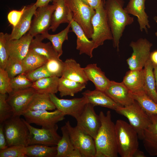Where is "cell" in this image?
I'll return each instance as SVG.
<instances>
[{
  "mask_svg": "<svg viewBox=\"0 0 157 157\" xmlns=\"http://www.w3.org/2000/svg\"><path fill=\"white\" fill-rule=\"evenodd\" d=\"M99 115L101 125L94 139L95 157H117L118 153L115 124L112 120L110 111H108L106 114L101 111Z\"/></svg>",
  "mask_w": 157,
  "mask_h": 157,
  "instance_id": "cell-1",
  "label": "cell"
},
{
  "mask_svg": "<svg viewBox=\"0 0 157 157\" xmlns=\"http://www.w3.org/2000/svg\"><path fill=\"white\" fill-rule=\"evenodd\" d=\"M104 6L113 36V47L119 51L120 40L126 27L131 24L134 18L124 8V0H105Z\"/></svg>",
  "mask_w": 157,
  "mask_h": 157,
  "instance_id": "cell-2",
  "label": "cell"
},
{
  "mask_svg": "<svg viewBox=\"0 0 157 157\" xmlns=\"http://www.w3.org/2000/svg\"><path fill=\"white\" fill-rule=\"evenodd\" d=\"M118 154L122 157H133L139 147V137L136 131L126 122L121 119L115 124Z\"/></svg>",
  "mask_w": 157,
  "mask_h": 157,
  "instance_id": "cell-3",
  "label": "cell"
},
{
  "mask_svg": "<svg viewBox=\"0 0 157 157\" xmlns=\"http://www.w3.org/2000/svg\"><path fill=\"white\" fill-rule=\"evenodd\" d=\"M3 124L8 147L16 145L25 147L28 145L30 131L24 119L15 116Z\"/></svg>",
  "mask_w": 157,
  "mask_h": 157,
  "instance_id": "cell-4",
  "label": "cell"
},
{
  "mask_svg": "<svg viewBox=\"0 0 157 157\" xmlns=\"http://www.w3.org/2000/svg\"><path fill=\"white\" fill-rule=\"evenodd\" d=\"M65 3L72 13L73 20L82 28L88 38H91L93 33L92 19L95 10L81 0H65Z\"/></svg>",
  "mask_w": 157,
  "mask_h": 157,
  "instance_id": "cell-5",
  "label": "cell"
},
{
  "mask_svg": "<svg viewBox=\"0 0 157 157\" xmlns=\"http://www.w3.org/2000/svg\"><path fill=\"white\" fill-rule=\"evenodd\" d=\"M115 111L127 118L138 133L139 139L142 140L144 131L150 124L151 120L138 103L135 101L131 105L119 107Z\"/></svg>",
  "mask_w": 157,
  "mask_h": 157,
  "instance_id": "cell-6",
  "label": "cell"
},
{
  "mask_svg": "<svg viewBox=\"0 0 157 157\" xmlns=\"http://www.w3.org/2000/svg\"><path fill=\"white\" fill-rule=\"evenodd\" d=\"M95 10V13L91 22L93 29L91 38L97 48L102 45L105 41L112 40L113 36L103 1Z\"/></svg>",
  "mask_w": 157,
  "mask_h": 157,
  "instance_id": "cell-7",
  "label": "cell"
},
{
  "mask_svg": "<svg viewBox=\"0 0 157 157\" xmlns=\"http://www.w3.org/2000/svg\"><path fill=\"white\" fill-rule=\"evenodd\" d=\"M71 141L82 157H95L96 149L94 139L77 125L72 126L69 121L65 122Z\"/></svg>",
  "mask_w": 157,
  "mask_h": 157,
  "instance_id": "cell-8",
  "label": "cell"
},
{
  "mask_svg": "<svg viewBox=\"0 0 157 157\" xmlns=\"http://www.w3.org/2000/svg\"><path fill=\"white\" fill-rule=\"evenodd\" d=\"M133 52L126 60L131 70L143 69L147 62L150 58V50L152 44L146 38H140L130 44Z\"/></svg>",
  "mask_w": 157,
  "mask_h": 157,
  "instance_id": "cell-9",
  "label": "cell"
},
{
  "mask_svg": "<svg viewBox=\"0 0 157 157\" xmlns=\"http://www.w3.org/2000/svg\"><path fill=\"white\" fill-rule=\"evenodd\" d=\"M30 131L28 145L40 144L49 146H56L61 138L58 133L57 124L49 128L38 129L31 126L24 119Z\"/></svg>",
  "mask_w": 157,
  "mask_h": 157,
  "instance_id": "cell-10",
  "label": "cell"
},
{
  "mask_svg": "<svg viewBox=\"0 0 157 157\" xmlns=\"http://www.w3.org/2000/svg\"><path fill=\"white\" fill-rule=\"evenodd\" d=\"M23 116L26 122L30 124H34L42 128H49L64 120L65 115L56 109L50 112L47 110L28 111Z\"/></svg>",
  "mask_w": 157,
  "mask_h": 157,
  "instance_id": "cell-11",
  "label": "cell"
},
{
  "mask_svg": "<svg viewBox=\"0 0 157 157\" xmlns=\"http://www.w3.org/2000/svg\"><path fill=\"white\" fill-rule=\"evenodd\" d=\"M55 8V5L53 4L38 8L28 33L34 37L48 32Z\"/></svg>",
  "mask_w": 157,
  "mask_h": 157,
  "instance_id": "cell-12",
  "label": "cell"
},
{
  "mask_svg": "<svg viewBox=\"0 0 157 157\" xmlns=\"http://www.w3.org/2000/svg\"><path fill=\"white\" fill-rule=\"evenodd\" d=\"M50 98L56 109L65 115H70L77 119L83 112L88 103L84 96L71 99H60L54 94H49Z\"/></svg>",
  "mask_w": 157,
  "mask_h": 157,
  "instance_id": "cell-13",
  "label": "cell"
},
{
  "mask_svg": "<svg viewBox=\"0 0 157 157\" xmlns=\"http://www.w3.org/2000/svg\"><path fill=\"white\" fill-rule=\"evenodd\" d=\"M94 107L90 103H87L81 114L76 119L77 126L94 140L101 125L99 115L96 114Z\"/></svg>",
  "mask_w": 157,
  "mask_h": 157,
  "instance_id": "cell-14",
  "label": "cell"
},
{
  "mask_svg": "<svg viewBox=\"0 0 157 157\" xmlns=\"http://www.w3.org/2000/svg\"><path fill=\"white\" fill-rule=\"evenodd\" d=\"M37 92L31 87L26 89L13 91L8 94L6 100L12 108L15 115H23L34 95Z\"/></svg>",
  "mask_w": 157,
  "mask_h": 157,
  "instance_id": "cell-15",
  "label": "cell"
},
{
  "mask_svg": "<svg viewBox=\"0 0 157 157\" xmlns=\"http://www.w3.org/2000/svg\"><path fill=\"white\" fill-rule=\"evenodd\" d=\"M5 38L9 57L21 61L27 54L33 37L28 33L18 39L9 40L6 37Z\"/></svg>",
  "mask_w": 157,
  "mask_h": 157,
  "instance_id": "cell-16",
  "label": "cell"
},
{
  "mask_svg": "<svg viewBox=\"0 0 157 157\" xmlns=\"http://www.w3.org/2000/svg\"><path fill=\"white\" fill-rule=\"evenodd\" d=\"M37 8L35 3L26 6L20 19L17 25L13 28L11 33H5L6 38L9 40L18 39L26 34L30 28L32 17Z\"/></svg>",
  "mask_w": 157,
  "mask_h": 157,
  "instance_id": "cell-17",
  "label": "cell"
},
{
  "mask_svg": "<svg viewBox=\"0 0 157 157\" xmlns=\"http://www.w3.org/2000/svg\"><path fill=\"white\" fill-rule=\"evenodd\" d=\"M129 92L122 82L119 83L111 81L104 92L116 103L123 106H127L135 101L130 96Z\"/></svg>",
  "mask_w": 157,
  "mask_h": 157,
  "instance_id": "cell-18",
  "label": "cell"
},
{
  "mask_svg": "<svg viewBox=\"0 0 157 157\" xmlns=\"http://www.w3.org/2000/svg\"><path fill=\"white\" fill-rule=\"evenodd\" d=\"M146 0H129L124 8L128 14L137 17L141 31L144 30L147 32V28L150 26L149 23V16L145 12Z\"/></svg>",
  "mask_w": 157,
  "mask_h": 157,
  "instance_id": "cell-19",
  "label": "cell"
},
{
  "mask_svg": "<svg viewBox=\"0 0 157 157\" xmlns=\"http://www.w3.org/2000/svg\"><path fill=\"white\" fill-rule=\"evenodd\" d=\"M52 4L56 8L51 17V26L49 30L55 32L62 23H69L73 19L72 12L66 3L65 0H52Z\"/></svg>",
  "mask_w": 157,
  "mask_h": 157,
  "instance_id": "cell-20",
  "label": "cell"
},
{
  "mask_svg": "<svg viewBox=\"0 0 157 157\" xmlns=\"http://www.w3.org/2000/svg\"><path fill=\"white\" fill-rule=\"evenodd\" d=\"M148 115L151 122L144 131L142 140L143 144L150 156H157V114Z\"/></svg>",
  "mask_w": 157,
  "mask_h": 157,
  "instance_id": "cell-21",
  "label": "cell"
},
{
  "mask_svg": "<svg viewBox=\"0 0 157 157\" xmlns=\"http://www.w3.org/2000/svg\"><path fill=\"white\" fill-rule=\"evenodd\" d=\"M72 31L77 37L76 49L79 51V54H85L90 58L93 56V51L96 49L94 42L89 40L80 26L73 19L70 22Z\"/></svg>",
  "mask_w": 157,
  "mask_h": 157,
  "instance_id": "cell-22",
  "label": "cell"
},
{
  "mask_svg": "<svg viewBox=\"0 0 157 157\" xmlns=\"http://www.w3.org/2000/svg\"><path fill=\"white\" fill-rule=\"evenodd\" d=\"M82 94L87 99L88 103L94 106H99L115 110L118 107L123 106L115 102L104 92L95 89L87 90Z\"/></svg>",
  "mask_w": 157,
  "mask_h": 157,
  "instance_id": "cell-23",
  "label": "cell"
},
{
  "mask_svg": "<svg viewBox=\"0 0 157 157\" xmlns=\"http://www.w3.org/2000/svg\"><path fill=\"white\" fill-rule=\"evenodd\" d=\"M83 69L89 81L93 83L95 89L104 92L111 81L106 77L104 72L95 63L88 64Z\"/></svg>",
  "mask_w": 157,
  "mask_h": 157,
  "instance_id": "cell-24",
  "label": "cell"
},
{
  "mask_svg": "<svg viewBox=\"0 0 157 157\" xmlns=\"http://www.w3.org/2000/svg\"><path fill=\"white\" fill-rule=\"evenodd\" d=\"M61 77L85 84L89 81L83 68L72 58L67 59L64 62V68Z\"/></svg>",
  "mask_w": 157,
  "mask_h": 157,
  "instance_id": "cell-25",
  "label": "cell"
},
{
  "mask_svg": "<svg viewBox=\"0 0 157 157\" xmlns=\"http://www.w3.org/2000/svg\"><path fill=\"white\" fill-rule=\"evenodd\" d=\"M32 39L29 49L43 56L48 60L54 58H60L51 43L42 42L44 38L41 34H38Z\"/></svg>",
  "mask_w": 157,
  "mask_h": 157,
  "instance_id": "cell-26",
  "label": "cell"
},
{
  "mask_svg": "<svg viewBox=\"0 0 157 157\" xmlns=\"http://www.w3.org/2000/svg\"><path fill=\"white\" fill-rule=\"evenodd\" d=\"M144 90L146 94L157 104V90L153 63L150 58L143 69Z\"/></svg>",
  "mask_w": 157,
  "mask_h": 157,
  "instance_id": "cell-27",
  "label": "cell"
},
{
  "mask_svg": "<svg viewBox=\"0 0 157 157\" xmlns=\"http://www.w3.org/2000/svg\"><path fill=\"white\" fill-rule=\"evenodd\" d=\"M130 92L137 93L144 92L143 69L127 71L122 81Z\"/></svg>",
  "mask_w": 157,
  "mask_h": 157,
  "instance_id": "cell-28",
  "label": "cell"
},
{
  "mask_svg": "<svg viewBox=\"0 0 157 157\" xmlns=\"http://www.w3.org/2000/svg\"><path fill=\"white\" fill-rule=\"evenodd\" d=\"M56 109L50 98L49 94L37 92L28 105L25 112L28 111L52 110Z\"/></svg>",
  "mask_w": 157,
  "mask_h": 157,
  "instance_id": "cell-29",
  "label": "cell"
},
{
  "mask_svg": "<svg viewBox=\"0 0 157 157\" xmlns=\"http://www.w3.org/2000/svg\"><path fill=\"white\" fill-rule=\"evenodd\" d=\"M86 84L61 77L58 80V92L61 97L67 96H74L85 88Z\"/></svg>",
  "mask_w": 157,
  "mask_h": 157,
  "instance_id": "cell-30",
  "label": "cell"
},
{
  "mask_svg": "<svg viewBox=\"0 0 157 157\" xmlns=\"http://www.w3.org/2000/svg\"><path fill=\"white\" fill-rule=\"evenodd\" d=\"M59 78L53 76L43 78L33 82L32 87L38 93L55 94L58 92Z\"/></svg>",
  "mask_w": 157,
  "mask_h": 157,
  "instance_id": "cell-31",
  "label": "cell"
},
{
  "mask_svg": "<svg viewBox=\"0 0 157 157\" xmlns=\"http://www.w3.org/2000/svg\"><path fill=\"white\" fill-rule=\"evenodd\" d=\"M71 27L70 22L65 29L56 34H50L47 32L41 34L44 39H47L50 41L60 57L63 53V44L65 40L68 39V33L71 31L70 30Z\"/></svg>",
  "mask_w": 157,
  "mask_h": 157,
  "instance_id": "cell-32",
  "label": "cell"
},
{
  "mask_svg": "<svg viewBox=\"0 0 157 157\" xmlns=\"http://www.w3.org/2000/svg\"><path fill=\"white\" fill-rule=\"evenodd\" d=\"M61 130L62 136L56 146L57 154L56 157H69L75 148L65 125L61 127Z\"/></svg>",
  "mask_w": 157,
  "mask_h": 157,
  "instance_id": "cell-33",
  "label": "cell"
},
{
  "mask_svg": "<svg viewBox=\"0 0 157 157\" xmlns=\"http://www.w3.org/2000/svg\"><path fill=\"white\" fill-rule=\"evenodd\" d=\"M26 156L31 157H56L57 146L34 144L26 147Z\"/></svg>",
  "mask_w": 157,
  "mask_h": 157,
  "instance_id": "cell-34",
  "label": "cell"
},
{
  "mask_svg": "<svg viewBox=\"0 0 157 157\" xmlns=\"http://www.w3.org/2000/svg\"><path fill=\"white\" fill-rule=\"evenodd\" d=\"M130 96L137 102L148 115L157 114V104L144 92L134 93L129 92Z\"/></svg>",
  "mask_w": 157,
  "mask_h": 157,
  "instance_id": "cell-35",
  "label": "cell"
},
{
  "mask_svg": "<svg viewBox=\"0 0 157 157\" xmlns=\"http://www.w3.org/2000/svg\"><path fill=\"white\" fill-rule=\"evenodd\" d=\"M48 60L29 49L22 62L26 74L45 64Z\"/></svg>",
  "mask_w": 157,
  "mask_h": 157,
  "instance_id": "cell-36",
  "label": "cell"
},
{
  "mask_svg": "<svg viewBox=\"0 0 157 157\" xmlns=\"http://www.w3.org/2000/svg\"><path fill=\"white\" fill-rule=\"evenodd\" d=\"M6 94L0 93V123L15 116L12 107L7 102Z\"/></svg>",
  "mask_w": 157,
  "mask_h": 157,
  "instance_id": "cell-37",
  "label": "cell"
},
{
  "mask_svg": "<svg viewBox=\"0 0 157 157\" xmlns=\"http://www.w3.org/2000/svg\"><path fill=\"white\" fill-rule=\"evenodd\" d=\"M10 78L22 74H24V69L22 61L9 57L5 68Z\"/></svg>",
  "mask_w": 157,
  "mask_h": 157,
  "instance_id": "cell-38",
  "label": "cell"
},
{
  "mask_svg": "<svg viewBox=\"0 0 157 157\" xmlns=\"http://www.w3.org/2000/svg\"><path fill=\"white\" fill-rule=\"evenodd\" d=\"M26 147L19 145L8 147L0 150V157H26Z\"/></svg>",
  "mask_w": 157,
  "mask_h": 157,
  "instance_id": "cell-39",
  "label": "cell"
},
{
  "mask_svg": "<svg viewBox=\"0 0 157 157\" xmlns=\"http://www.w3.org/2000/svg\"><path fill=\"white\" fill-rule=\"evenodd\" d=\"M45 65L52 76L58 77L62 76L64 68V62L60 58L48 60Z\"/></svg>",
  "mask_w": 157,
  "mask_h": 157,
  "instance_id": "cell-40",
  "label": "cell"
},
{
  "mask_svg": "<svg viewBox=\"0 0 157 157\" xmlns=\"http://www.w3.org/2000/svg\"><path fill=\"white\" fill-rule=\"evenodd\" d=\"M10 83L13 91L31 87L33 85V82L27 78L24 74H19L11 78Z\"/></svg>",
  "mask_w": 157,
  "mask_h": 157,
  "instance_id": "cell-41",
  "label": "cell"
},
{
  "mask_svg": "<svg viewBox=\"0 0 157 157\" xmlns=\"http://www.w3.org/2000/svg\"><path fill=\"white\" fill-rule=\"evenodd\" d=\"M25 74L27 78L33 82L43 78L52 76L45 64Z\"/></svg>",
  "mask_w": 157,
  "mask_h": 157,
  "instance_id": "cell-42",
  "label": "cell"
},
{
  "mask_svg": "<svg viewBox=\"0 0 157 157\" xmlns=\"http://www.w3.org/2000/svg\"><path fill=\"white\" fill-rule=\"evenodd\" d=\"M10 79L5 70L0 68V93L9 94L13 91Z\"/></svg>",
  "mask_w": 157,
  "mask_h": 157,
  "instance_id": "cell-43",
  "label": "cell"
},
{
  "mask_svg": "<svg viewBox=\"0 0 157 157\" xmlns=\"http://www.w3.org/2000/svg\"><path fill=\"white\" fill-rule=\"evenodd\" d=\"M9 56L6 46L5 34L0 33V68L5 69Z\"/></svg>",
  "mask_w": 157,
  "mask_h": 157,
  "instance_id": "cell-44",
  "label": "cell"
},
{
  "mask_svg": "<svg viewBox=\"0 0 157 157\" xmlns=\"http://www.w3.org/2000/svg\"><path fill=\"white\" fill-rule=\"evenodd\" d=\"M26 6H24L20 10H12L10 11L7 15L8 22L13 28L17 24L24 11Z\"/></svg>",
  "mask_w": 157,
  "mask_h": 157,
  "instance_id": "cell-45",
  "label": "cell"
},
{
  "mask_svg": "<svg viewBox=\"0 0 157 157\" xmlns=\"http://www.w3.org/2000/svg\"><path fill=\"white\" fill-rule=\"evenodd\" d=\"M8 147L4 133L3 124L0 125V150H2Z\"/></svg>",
  "mask_w": 157,
  "mask_h": 157,
  "instance_id": "cell-46",
  "label": "cell"
},
{
  "mask_svg": "<svg viewBox=\"0 0 157 157\" xmlns=\"http://www.w3.org/2000/svg\"><path fill=\"white\" fill-rule=\"evenodd\" d=\"M103 1V0H88V2L89 5L95 10Z\"/></svg>",
  "mask_w": 157,
  "mask_h": 157,
  "instance_id": "cell-47",
  "label": "cell"
},
{
  "mask_svg": "<svg viewBox=\"0 0 157 157\" xmlns=\"http://www.w3.org/2000/svg\"><path fill=\"white\" fill-rule=\"evenodd\" d=\"M149 58L153 64L157 65V50L150 53Z\"/></svg>",
  "mask_w": 157,
  "mask_h": 157,
  "instance_id": "cell-48",
  "label": "cell"
},
{
  "mask_svg": "<svg viewBox=\"0 0 157 157\" xmlns=\"http://www.w3.org/2000/svg\"><path fill=\"white\" fill-rule=\"evenodd\" d=\"M52 0H37L35 3L37 8L49 4V3Z\"/></svg>",
  "mask_w": 157,
  "mask_h": 157,
  "instance_id": "cell-49",
  "label": "cell"
},
{
  "mask_svg": "<svg viewBox=\"0 0 157 157\" xmlns=\"http://www.w3.org/2000/svg\"><path fill=\"white\" fill-rule=\"evenodd\" d=\"M69 157H82V156L79 150L75 148L71 153Z\"/></svg>",
  "mask_w": 157,
  "mask_h": 157,
  "instance_id": "cell-50",
  "label": "cell"
},
{
  "mask_svg": "<svg viewBox=\"0 0 157 157\" xmlns=\"http://www.w3.org/2000/svg\"><path fill=\"white\" fill-rule=\"evenodd\" d=\"M144 152L139 150L138 149L134 153L133 157H145Z\"/></svg>",
  "mask_w": 157,
  "mask_h": 157,
  "instance_id": "cell-51",
  "label": "cell"
},
{
  "mask_svg": "<svg viewBox=\"0 0 157 157\" xmlns=\"http://www.w3.org/2000/svg\"><path fill=\"white\" fill-rule=\"evenodd\" d=\"M153 64L155 80L156 87L157 90V65Z\"/></svg>",
  "mask_w": 157,
  "mask_h": 157,
  "instance_id": "cell-52",
  "label": "cell"
},
{
  "mask_svg": "<svg viewBox=\"0 0 157 157\" xmlns=\"http://www.w3.org/2000/svg\"><path fill=\"white\" fill-rule=\"evenodd\" d=\"M81 0L85 4L89 5L88 3V0Z\"/></svg>",
  "mask_w": 157,
  "mask_h": 157,
  "instance_id": "cell-53",
  "label": "cell"
},
{
  "mask_svg": "<svg viewBox=\"0 0 157 157\" xmlns=\"http://www.w3.org/2000/svg\"><path fill=\"white\" fill-rule=\"evenodd\" d=\"M156 22L157 23V20H156ZM155 35H156V36H157V32H156L155 33Z\"/></svg>",
  "mask_w": 157,
  "mask_h": 157,
  "instance_id": "cell-54",
  "label": "cell"
},
{
  "mask_svg": "<svg viewBox=\"0 0 157 157\" xmlns=\"http://www.w3.org/2000/svg\"><path fill=\"white\" fill-rule=\"evenodd\" d=\"M103 0L104 1L105 0Z\"/></svg>",
  "mask_w": 157,
  "mask_h": 157,
  "instance_id": "cell-55",
  "label": "cell"
}]
</instances>
